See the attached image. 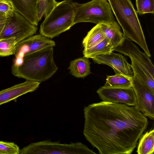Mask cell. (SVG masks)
Segmentation results:
<instances>
[{"label": "cell", "instance_id": "cell-24", "mask_svg": "<svg viewBox=\"0 0 154 154\" xmlns=\"http://www.w3.org/2000/svg\"><path fill=\"white\" fill-rule=\"evenodd\" d=\"M137 13L140 15L154 14V0H136Z\"/></svg>", "mask_w": 154, "mask_h": 154}, {"label": "cell", "instance_id": "cell-12", "mask_svg": "<svg viewBox=\"0 0 154 154\" xmlns=\"http://www.w3.org/2000/svg\"><path fill=\"white\" fill-rule=\"evenodd\" d=\"M113 51L134 59L143 65L154 76V67L149 57L145 53L141 51L130 39L124 36L122 41L112 48Z\"/></svg>", "mask_w": 154, "mask_h": 154}, {"label": "cell", "instance_id": "cell-20", "mask_svg": "<svg viewBox=\"0 0 154 154\" xmlns=\"http://www.w3.org/2000/svg\"><path fill=\"white\" fill-rule=\"evenodd\" d=\"M137 146L138 154H153L154 152V129H151L142 134Z\"/></svg>", "mask_w": 154, "mask_h": 154}, {"label": "cell", "instance_id": "cell-26", "mask_svg": "<svg viewBox=\"0 0 154 154\" xmlns=\"http://www.w3.org/2000/svg\"><path fill=\"white\" fill-rule=\"evenodd\" d=\"M14 9L11 2L8 0H0V11L11 15Z\"/></svg>", "mask_w": 154, "mask_h": 154}, {"label": "cell", "instance_id": "cell-7", "mask_svg": "<svg viewBox=\"0 0 154 154\" xmlns=\"http://www.w3.org/2000/svg\"><path fill=\"white\" fill-rule=\"evenodd\" d=\"M38 28L14 10L8 15L5 26L0 34V39L14 38L17 43L35 34Z\"/></svg>", "mask_w": 154, "mask_h": 154}, {"label": "cell", "instance_id": "cell-22", "mask_svg": "<svg viewBox=\"0 0 154 154\" xmlns=\"http://www.w3.org/2000/svg\"><path fill=\"white\" fill-rule=\"evenodd\" d=\"M57 2L55 0H37L36 8L38 22L50 13Z\"/></svg>", "mask_w": 154, "mask_h": 154}, {"label": "cell", "instance_id": "cell-28", "mask_svg": "<svg viewBox=\"0 0 154 154\" xmlns=\"http://www.w3.org/2000/svg\"></svg>", "mask_w": 154, "mask_h": 154}, {"label": "cell", "instance_id": "cell-2", "mask_svg": "<svg viewBox=\"0 0 154 154\" xmlns=\"http://www.w3.org/2000/svg\"><path fill=\"white\" fill-rule=\"evenodd\" d=\"M53 47L47 48L24 56L21 63L12 65L14 76L26 80L41 82L51 78L58 68L53 57Z\"/></svg>", "mask_w": 154, "mask_h": 154}, {"label": "cell", "instance_id": "cell-13", "mask_svg": "<svg viewBox=\"0 0 154 154\" xmlns=\"http://www.w3.org/2000/svg\"><path fill=\"white\" fill-rule=\"evenodd\" d=\"M40 82L26 80L0 91V106L11 101H16L19 97L36 90Z\"/></svg>", "mask_w": 154, "mask_h": 154}, {"label": "cell", "instance_id": "cell-21", "mask_svg": "<svg viewBox=\"0 0 154 154\" xmlns=\"http://www.w3.org/2000/svg\"><path fill=\"white\" fill-rule=\"evenodd\" d=\"M106 88H129L132 87V79L121 74L107 75L103 86Z\"/></svg>", "mask_w": 154, "mask_h": 154}, {"label": "cell", "instance_id": "cell-6", "mask_svg": "<svg viewBox=\"0 0 154 154\" xmlns=\"http://www.w3.org/2000/svg\"><path fill=\"white\" fill-rule=\"evenodd\" d=\"M20 154H96L81 142L61 143L49 140L32 143L20 149Z\"/></svg>", "mask_w": 154, "mask_h": 154}, {"label": "cell", "instance_id": "cell-14", "mask_svg": "<svg viewBox=\"0 0 154 154\" xmlns=\"http://www.w3.org/2000/svg\"><path fill=\"white\" fill-rule=\"evenodd\" d=\"M15 11L32 24L37 26V18L36 5L37 0H9Z\"/></svg>", "mask_w": 154, "mask_h": 154}, {"label": "cell", "instance_id": "cell-17", "mask_svg": "<svg viewBox=\"0 0 154 154\" xmlns=\"http://www.w3.org/2000/svg\"><path fill=\"white\" fill-rule=\"evenodd\" d=\"M90 63L84 57L72 60L68 69L71 74L78 78H84L91 73Z\"/></svg>", "mask_w": 154, "mask_h": 154}, {"label": "cell", "instance_id": "cell-8", "mask_svg": "<svg viewBox=\"0 0 154 154\" xmlns=\"http://www.w3.org/2000/svg\"><path fill=\"white\" fill-rule=\"evenodd\" d=\"M55 45L54 41L40 34L30 36L16 44L14 54L15 59L13 65H19L26 55Z\"/></svg>", "mask_w": 154, "mask_h": 154}, {"label": "cell", "instance_id": "cell-16", "mask_svg": "<svg viewBox=\"0 0 154 154\" xmlns=\"http://www.w3.org/2000/svg\"><path fill=\"white\" fill-rule=\"evenodd\" d=\"M106 37L110 41L113 48L123 40L124 35L119 25L115 21L100 24Z\"/></svg>", "mask_w": 154, "mask_h": 154}, {"label": "cell", "instance_id": "cell-25", "mask_svg": "<svg viewBox=\"0 0 154 154\" xmlns=\"http://www.w3.org/2000/svg\"><path fill=\"white\" fill-rule=\"evenodd\" d=\"M20 150L14 143L0 141V154H19Z\"/></svg>", "mask_w": 154, "mask_h": 154}, {"label": "cell", "instance_id": "cell-10", "mask_svg": "<svg viewBox=\"0 0 154 154\" xmlns=\"http://www.w3.org/2000/svg\"><path fill=\"white\" fill-rule=\"evenodd\" d=\"M132 87L136 96L135 106L140 112L152 120L154 119V94L151 92L134 75Z\"/></svg>", "mask_w": 154, "mask_h": 154}, {"label": "cell", "instance_id": "cell-19", "mask_svg": "<svg viewBox=\"0 0 154 154\" xmlns=\"http://www.w3.org/2000/svg\"><path fill=\"white\" fill-rule=\"evenodd\" d=\"M112 48L109 40L106 37L102 41L92 47L84 49L83 53L84 57L91 58L113 51Z\"/></svg>", "mask_w": 154, "mask_h": 154}, {"label": "cell", "instance_id": "cell-11", "mask_svg": "<svg viewBox=\"0 0 154 154\" xmlns=\"http://www.w3.org/2000/svg\"><path fill=\"white\" fill-rule=\"evenodd\" d=\"M94 62L98 64L106 65L111 67L116 74H121L132 79L134 73L131 65L127 58L120 54L112 51L92 58Z\"/></svg>", "mask_w": 154, "mask_h": 154}, {"label": "cell", "instance_id": "cell-9", "mask_svg": "<svg viewBox=\"0 0 154 154\" xmlns=\"http://www.w3.org/2000/svg\"><path fill=\"white\" fill-rule=\"evenodd\" d=\"M97 93L103 101L130 106H135L136 104V96L132 87L112 88L101 86Z\"/></svg>", "mask_w": 154, "mask_h": 154}, {"label": "cell", "instance_id": "cell-1", "mask_svg": "<svg viewBox=\"0 0 154 154\" xmlns=\"http://www.w3.org/2000/svg\"><path fill=\"white\" fill-rule=\"evenodd\" d=\"M83 133L100 154H130L146 129L147 117L135 106L102 101L84 109Z\"/></svg>", "mask_w": 154, "mask_h": 154}, {"label": "cell", "instance_id": "cell-5", "mask_svg": "<svg viewBox=\"0 0 154 154\" xmlns=\"http://www.w3.org/2000/svg\"><path fill=\"white\" fill-rule=\"evenodd\" d=\"M75 11L73 24L90 22L96 24L115 21L107 0H92L83 4L74 2Z\"/></svg>", "mask_w": 154, "mask_h": 154}, {"label": "cell", "instance_id": "cell-23", "mask_svg": "<svg viewBox=\"0 0 154 154\" xmlns=\"http://www.w3.org/2000/svg\"><path fill=\"white\" fill-rule=\"evenodd\" d=\"M17 43L14 38L0 39V56L7 57L14 54Z\"/></svg>", "mask_w": 154, "mask_h": 154}, {"label": "cell", "instance_id": "cell-4", "mask_svg": "<svg viewBox=\"0 0 154 154\" xmlns=\"http://www.w3.org/2000/svg\"><path fill=\"white\" fill-rule=\"evenodd\" d=\"M75 11V2L72 0L57 2L41 24L40 34L52 38L69 29L73 26Z\"/></svg>", "mask_w": 154, "mask_h": 154}, {"label": "cell", "instance_id": "cell-18", "mask_svg": "<svg viewBox=\"0 0 154 154\" xmlns=\"http://www.w3.org/2000/svg\"><path fill=\"white\" fill-rule=\"evenodd\" d=\"M106 36L100 24H96L84 38L82 44L84 49L90 48L103 40Z\"/></svg>", "mask_w": 154, "mask_h": 154}, {"label": "cell", "instance_id": "cell-27", "mask_svg": "<svg viewBox=\"0 0 154 154\" xmlns=\"http://www.w3.org/2000/svg\"><path fill=\"white\" fill-rule=\"evenodd\" d=\"M7 17V14L0 11V34L5 26Z\"/></svg>", "mask_w": 154, "mask_h": 154}, {"label": "cell", "instance_id": "cell-15", "mask_svg": "<svg viewBox=\"0 0 154 154\" xmlns=\"http://www.w3.org/2000/svg\"><path fill=\"white\" fill-rule=\"evenodd\" d=\"M130 59L134 75L151 92L154 94V76L142 64L132 58Z\"/></svg>", "mask_w": 154, "mask_h": 154}, {"label": "cell", "instance_id": "cell-3", "mask_svg": "<svg viewBox=\"0 0 154 154\" xmlns=\"http://www.w3.org/2000/svg\"><path fill=\"white\" fill-rule=\"evenodd\" d=\"M107 0L124 36L137 43L151 57L137 12L131 0Z\"/></svg>", "mask_w": 154, "mask_h": 154}]
</instances>
